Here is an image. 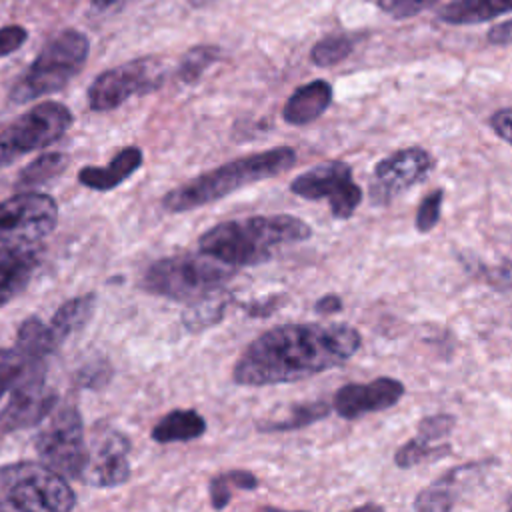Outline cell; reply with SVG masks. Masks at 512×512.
<instances>
[{"mask_svg": "<svg viewBox=\"0 0 512 512\" xmlns=\"http://www.w3.org/2000/svg\"><path fill=\"white\" fill-rule=\"evenodd\" d=\"M362 336L350 324H278L254 338L234 364L240 386L286 384L348 362Z\"/></svg>", "mask_w": 512, "mask_h": 512, "instance_id": "obj_1", "label": "cell"}, {"mask_svg": "<svg viewBox=\"0 0 512 512\" xmlns=\"http://www.w3.org/2000/svg\"><path fill=\"white\" fill-rule=\"evenodd\" d=\"M312 228L292 214H258L242 220H228L208 228L200 240V252H206L234 268L258 266L272 258L274 248L282 244L304 242Z\"/></svg>", "mask_w": 512, "mask_h": 512, "instance_id": "obj_2", "label": "cell"}, {"mask_svg": "<svg viewBox=\"0 0 512 512\" xmlns=\"http://www.w3.org/2000/svg\"><path fill=\"white\" fill-rule=\"evenodd\" d=\"M296 162V150L292 146H276L270 150L254 152L230 160L218 168H212L196 178L180 184L162 198V206L168 212H184L216 202L248 184L274 178L290 170Z\"/></svg>", "mask_w": 512, "mask_h": 512, "instance_id": "obj_3", "label": "cell"}, {"mask_svg": "<svg viewBox=\"0 0 512 512\" xmlns=\"http://www.w3.org/2000/svg\"><path fill=\"white\" fill-rule=\"evenodd\" d=\"M90 40L82 30L64 28L44 42L28 70L10 90V102L26 104L60 92L86 64Z\"/></svg>", "mask_w": 512, "mask_h": 512, "instance_id": "obj_4", "label": "cell"}, {"mask_svg": "<svg viewBox=\"0 0 512 512\" xmlns=\"http://www.w3.org/2000/svg\"><path fill=\"white\" fill-rule=\"evenodd\" d=\"M236 268L202 252L178 254L152 262L144 272L142 286L146 292L178 300L198 302L234 278Z\"/></svg>", "mask_w": 512, "mask_h": 512, "instance_id": "obj_5", "label": "cell"}, {"mask_svg": "<svg viewBox=\"0 0 512 512\" xmlns=\"http://www.w3.org/2000/svg\"><path fill=\"white\" fill-rule=\"evenodd\" d=\"M76 496L64 476L36 462L0 466V508L22 512H68Z\"/></svg>", "mask_w": 512, "mask_h": 512, "instance_id": "obj_6", "label": "cell"}, {"mask_svg": "<svg viewBox=\"0 0 512 512\" xmlns=\"http://www.w3.org/2000/svg\"><path fill=\"white\" fill-rule=\"evenodd\" d=\"M36 452L48 468L66 480H80L88 464V444L84 440L82 416L74 406H60L46 416L34 440Z\"/></svg>", "mask_w": 512, "mask_h": 512, "instance_id": "obj_7", "label": "cell"}, {"mask_svg": "<svg viewBox=\"0 0 512 512\" xmlns=\"http://www.w3.org/2000/svg\"><path fill=\"white\" fill-rule=\"evenodd\" d=\"M72 120L70 108L62 102L46 100L32 106L0 132V168L62 138L72 126Z\"/></svg>", "mask_w": 512, "mask_h": 512, "instance_id": "obj_8", "label": "cell"}, {"mask_svg": "<svg viewBox=\"0 0 512 512\" xmlns=\"http://www.w3.org/2000/svg\"><path fill=\"white\" fill-rule=\"evenodd\" d=\"M166 80L164 62L156 56H140L98 74L88 86V106L94 112H108L132 96L158 90Z\"/></svg>", "mask_w": 512, "mask_h": 512, "instance_id": "obj_9", "label": "cell"}, {"mask_svg": "<svg viewBox=\"0 0 512 512\" xmlns=\"http://www.w3.org/2000/svg\"><path fill=\"white\" fill-rule=\"evenodd\" d=\"M58 222V204L42 192H20L0 202V252L30 248Z\"/></svg>", "mask_w": 512, "mask_h": 512, "instance_id": "obj_10", "label": "cell"}, {"mask_svg": "<svg viewBox=\"0 0 512 512\" xmlns=\"http://www.w3.org/2000/svg\"><path fill=\"white\" fill-rule=\"evenodd\" d=\"M290 192L304 200H328L330 212L338 220H348L362 202V190L344 160H328L302 172L290 182Z\"/></svg>", "mask_w": 512, "mask_h": 512, "instance_id": "obj_11", "label": "cell"}, {"mask_svg": "<svg viewBox=\"0 0 512 512\" xmlns=\"http://www.w3.org/2000/svg\"><path fill=\"white\" fill-rule=\"evenodd\" d=\"M436 168V158L422 146L400 148L374 166L370 180V202L376 206L390 204L400 192L428 178Z\"/></svg>", "mask_w": 512, "mask_h": 512, "instance_id": "obj_12", "label": "cell"}, {"mask_svg": "<svg viewBox=\"0 0 512 512\" xmlns=\"http://www.w3.org/2000/svg\"><path fill=\"white\" fill-rule=\"evenodd\" d=\"M44 362H34L12 386L10 400L0 410V432L24 430L40 424L56 406V392L44 384Z\"/></svg>", "mask_w": 512, "mask_h": 512, "instance_id": "obj_13", "label": "cell"}, {"mask_svg": "<svg viewBox=\"0 0 512 512\" xmlns=\"http://www.w3.org/2000/svg\"><path fill=\"white\" fill-rule=\"evenodd\" d=\"M130 442L118 430H94L92 444L88 446V464L82 480L98 486H120L130 478Z\"/></svg>", "mask_w": 512, "mask_h": 512, "instance_id": "obj_14", "label": "cell"}, {"mask_svg": "<svg viewBox=\"0 0 512 512\" xmlns=\"http://www.w3.org/2000/svg\"><path fill=\"white\" fill-rule=\"evenodd\" d=\"M404 392V384L390 376H380L364 384L350 382L336 390L332 410L344 420H354L364 414L382 412L396 406Z\"/></svg>", "mask_w": 512, "mask_h": 512, "instance_id": "obj_15", "label": "cell"}, {"mask_svg": "<svg viewBox=\"0 0 512 512\" xmlns=\"http://www.w3.org/2000/svg\"><path fill=\"white\" fill-rule=\"evenodd\" d=\"M332 104V84L326 80H312L298 86L282 108V118L290 126H306L320 118Z\"/></svg>", "mask_w": 512, "mask_h": 512, "instance_id": "obj_16", "label": "cell"}, {"mask_svg": "<svg viewBox=\"0 0 512 512\" xmlns=\"http://www.w3.org/2000/svg\"><path fill=\"white\" fill-rule=\"evenodd\" d=\"M142 162V150L138 146H126L106 166H84L78 172V182L90 190L106 192L130 178Z\"/></svg>", "mask_w": 512, "mask_h": 512, "instance_id": "obj_17", "label": "cell"}, {"mask_svg": "<svg viewBox=\"0 0 512 512\" xmlns=\"http://www.w3.org/2000/svg\"><path fill=\"white\" fill-rule=\"evenodd\" d=\"M38 268V254L30 248L2 250L0 254V308L20 294L34 270Z\"/></svg>", "mask_w": 512, "mask_h": 512, "instance_id": "obj_18", "label": "cell"}, {"mask_svg": "<svg viewBox=\"0 0 512 512\" xmlns=\"http://www.w3.org/2000/svg\"><path fill=\"white\" fill-rule=\"evenodd\" d=\"M512 12V0H452L438 10V20L454 26L480 24Z\"/></svg>", "mask_w": 512, "mask_h": 512, "instance_id": "obj_19", "label": "cell"}, {"mask_svg": "<svg viewBox=\"0 0 512 512\" xmlns=\"http://www.w3.org/2000/svg\"><path fill=\"white\" fill-rule=\"evenodd\" d=\"M206 432V420L200 412L178 408L164 414L152 428V440L158 444L190 442Z\"/></svg>", "mask_w": 512, "mask_h": 512, "instance_id": "obj_20", "label": "cell"}, {"mask_svg": "<svg viewBox=\"0 0 512 512\" xmlns=\"http://www.w3.org/2000/svg\"><path fill=\"white\" fill-rule=\"evenodd\" d=\"M96 306V294L88 292L76 298L66 300L52 316L50 320V332L54 334V338L62 344L72 332L80 330L92 316Z\"/></svg>", "mask_w": 512, "mask_h": 512, "instance_id": "obj_21", "label": "cell"}, {"mask_svg": "<svg viewBox=\"0 0 512 512\" xmlns=\"http://www.w3.org/2000/svg\"><path fill=\"white\" fill-rule=\"evenodd\" d=\"M332 410V404L318 400V402H306V404H294L288 412H284L280 418H266L256 422L258 432H290L306 428L314 422L324 420Z\"/></svg>", "mask_w": 512, "mask_h": 512, "instance_id": "obj_22", "label": "cell"}, {"mask_svg": "<svg viewBox=\"0 0 512 512\" xmlns=\"http://www.w3.org/2000/svg\"><path fill=\"white\" fill-rule=\"evenodd\" d=\"M16 346L32 360H46V356L54 354L60 342L50 332V326L44 324L40 318L30 316L18 328V342Z\"/></svg>", "mask_w": 512, "mask_h": 512, "instance_id": "obj_23", "label": "cell"}, {"mask_svg": "<svg viewBox=\"0 0 512 512\" xmlns=\"http://www.w3.org/2000/svg\"><path fill=\"white\" fill-rule=\"evenodd\" d=\"M452 454V446L448 442L436 444V442H428L420 436L404 442L396 454H394V462L398 468H412L418 464H430L436 460H442L446 456Z\"/></svg>", "mask_w": 512, "mask_h": 512, "instance_id": "obj_24", "label": "cell"}, {"mask_svg": "<svg viewBox=\"0 0 512 512\" xmlns=\"http://www.w3.org/2000/svg\"><path fill=\"white\" fill-rule=\"evenodd\" d=\"M222 58V50L214 44H196L184 52L178 62L176 76L184 84H196L202 74Z\"/></svg>", "mask_w": 512, "mask_h": 512, "instance_id": "obj_25", "label": "cell"}, {"mask_svg": "<svg viewBox=\"0 0 512 512\" xmlns=\"http://www.w3.org/2000/svg\"><path fill=\"white\" fill-rule=\"evenodd\" d=\"M258 478L248 470H228L210 480V504L216 510H222L228 506L232 498V490H256Z\"/></svg>", "mask_w": 512, "mask_h": 512, "instance_id": "obj_26", "label": "cell"}, {"mask_svg": "<svg viewBox=\"0 0 512 512\" xmlns=\"http://www.w3.org/2000/svg\"><path fill=\"white\" fill-rule=\"evenodd\" d=\"M456 476H458V468L448 470L442 478L432 482L428 488H424L416 496L412 508L424 510V512H444V510L454 508L456 492L452 490V484L456 482Z\"/></svg>", "mask_w": 512, "mask_h": 512, "instance_id": "obj_27", "label": "cell"}, {"mask_svg": "<svg viewBox=\"0 0 512 512\" xmlns=\"http://www.w3.org/2000/svg\"><path fill=\"white\" fill-rule=\"evenodd\" d=\"M354 46L356 40L350 34H328L312 46L310 60L320 68H330L346 60L352 54Z\"/></svg>", "mask_w": 512, "mask_h": 512, "instance_id": "obj_28", "label": "cell"}, {"mask_svg": "<svg viewBox=\"0 0 512 512\" xmlns=\"http://www.w3.org/2000/svg\"><path fill=\"white\" fill-rule=\"evenodd\" d=\"M68 166V156L62 152H48L38 156L34 162L22 168L18 176L20 188H32L36 184H44L50 178L58 176Z\"/></svg>", "mask_w": 512, "mask_h": 512, "instance_id": "obj_29", "label": "cell"}, {"mask_svg": "<svg viewBox=\"0 0 512 512\" xmlns=\"http://www.w3.org/2000/svg\"><path fill=\"white\" fill-rule=\"evenodd\" d=\"M228 296H222L220 290L198 300L196 306L184 316V322L190 330L198 332V330H204L208 328L210 324L214 322H220V318L224 316V310H226V304H228Z\"/></svg>", "mask_w": 512, "mask_h": 512, "instance_id": "obj_30", "label": "cell"}, {"mask_svg": "<svg viewBox=\"0 0 512 512\" xmlns=\"http://www.w3.org/2000/svg\"><path fill=\"white\" fill-rule=\"evenodd\" d=\"M42 360L28 358L18 346L16 348H0V398L12 390V386L22 378V374L34 364Z\"/></svg>", "mask_w": 512, "mask_h": 512, "instance_id": "obj_31", "label": "cell"}, {"mask_svg": "<svg viewBox=\"0 0 512 512\" xmlns=\"http://www.w3.org/2000/svg\"><path fill=\"white\" fill-rule=\"evenodd\" d=\"M442 200H444V190H432L430 194H426L416 210V230L418 232H430L438 220H440V212H442Z\"/></svg>", "mask_w": 512, "mask_h": 512, "instance_id": "obj_32", "label": "cell"}, {"mask_svg": "<svg viewBox=\"0 0 512 512\" xmlns=\"http://www.w3.org/2000/svg\"><path fill=\"white\" fill-rule=\"evenodd\" d=\"M454 426H456V416L444 412V414H432V416L420 418L416 432L420 438L428 442H440L442 438L450 436Z\"/></svg>", "mask_w": 512, "mask_h": 512, "instance_id": "obj_33", "label": "cell"}, {"mask_svg": "<svg viewBox=\"0 0 512 512\" xmlns=\"http://www.w3.org/2000/svg\"><path fill=\"white\" fill-rule=\"evenodd\" d=\"M376 2L382 8V12H386L388 16L396 20H404L424 12L426 8H432L440 0H376Z\"/></svg>", "mask_w": 512, "mask_h": 512, "instance_id": "obj_34", "label": "cell"}, {"mask_svg": "<svg viewBox=\"0 0 512 512\" xmlns=\"http://www.w3.org/2000/svg\"><path fill=\"white\" fill-rule=\"evenodd\" d=\"M28 40V30L20 24H8L0 28V58L16 52Z\"/></svg>", "mask_w": 512, "mask_h": 512, "instance_id": "obj_35", "label": "cell"}, {"mask_svg": "<svg viewBox=\"0 0 512 512\" xmlns=\"http://www.w3.org/2000/svg\"><path fill=\"white\" fill-rule=\"evenodd\" d=\"M282 300L284 296L282 294H274V296H266V298H260V300H254V302H248L244 306L246 314L252 316V318H266L270 314H274L276 308L282 306Z\"/></svg>", "mask_w": 512, "mask_h": 512, "instance_id": "obj_36", "label": "cell"}, {"mask_svg": "<svg viewBox=\"0 0 512 512\" xmlns=\"http://www.w3.org/2000/svg\"><path fill=\"white\" fill-rule=\"evenodd\" d=\"M490 128L494 130V134L512 144V108H500L490 116Z\"/></svg>", "mask_w": 512, "mask_h": 512, "instance_id": "obj_37", "label": "cell"}, {"mask_svg": "<svg viewBox=\"0 0 512 512\" xmlns=\"http://www.w3.org/2000/svg\"><path fill=\"white\" fill-rule=\"evenodd\" d=\"M486 40L490 44H494V46H508V44H512V18L492 26L488 30V34H486Z\"/></svg>", "mask_w": 512, "mask_h": 512, "instance_id": "obj_38", "label": "cell"}, {"mask_svg": "<svg viewBox=\"0 0 512 512\" xmlns=\"http://www.w3.org/2000/svg\"><path fill=\"white\" fill-rule=\"evenodd\" d=\"M342 308H344V304H342V298H340L338 294H324V296L318 298L316 304H314V310H316V314H320V316L336 314V312H340Z\"/></svg>", "mask_w": 512, "mask_h": 512, "instance_id": "obj_39", "label": "cell"}, {"mask_svg": "<svg viewBox=\"0 0 512 512\" xmlns=\"http://www.w3.org/2000/svg\"><path fill=\"white\" fill-rule=\"evenodd\" d=\"M120 2H126V0H90V6L94 10H108V8H112V6L120 4Z\"/></svg>", "mask_w": 512, "mask_h": 512, "instance_id": "obj_40", "label": "cell"}]
</instances>
